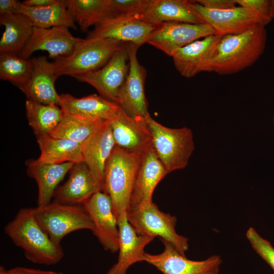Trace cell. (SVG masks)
<instances>
[{"mask_svg": "<svg viewBox=\"0 0 274 274\" xmlns=\"http://www.w3.org/2000/svg\"><path fill=\"white\" fill-rule=\"evenodd\" d=\"M266 37L263 25H257L238 34L222 36L207 72L229 75L250 66L263 53Z\"/></svg>", "mask_w": 274, "mask_h": 274, "instance_id": "6da1fadb", "label": "cell"}, {"mask_svg": "<svg viewBox=\"0 0 274 274\" xmlns=\"http://www.w3.org/2000/svg\"><path fill=\"white\" fill-rule=\"evenodd\" d=\"M4 232L23 250L25 258L33 263L53 265L64 257L61 244L53 242L38 223L34 208L20 209L5 226Z\"/></svg>", "mask_w": 274, "mask_h": 274, "instance_id": "7a4b0ae2", "label": "cell"}, {"mask_svg": "<svg viewBox=\"0 0 274 274\" xmlns=\"http://www.w3.org/2000/svg\"><path fill=\"white\" fill-rule=\"evenodd\" d=\"M141 157L115 145L107 163L102 192L110 196L117 219L128 209Z\"/></svg>", "mask_w": 274, "mask_h": 274, "instance_id": "3957f363", "label": "cell"}, {"mask_svg": "<svg viewBox=\"0 0 274 274\" xmlns=\"http://www.w3.org/2000/svg\"><path fill=\"white\" fill-rule=\"evenodd\" d=\"M124 43L109 38L81 39L68 55L53 60L56 77H75L96 71L106 64Z\"/></svg>", "mask_w": 274, "mask_h": 274, "instance_id": "277c9868", "label": "cell"}, {"mask_svg": "<svg viewBox=\"0 0 274 274\" xmlns=\"http://www.w3.org/2000/svg\"><path fill=\"white\" fill-rule=\"evenodd\" d=\"M152 146L168 173L185 168L195 149L193 133L187 127L172 128L150 117L146 121Z\"/></svg>", "mask_w": 274, "mask_h": 274, "instance_id": "5b68a950", "label": "cell"}, {"mask_svg": "<svg viewBox=\"0 0 274 274\" xmlns=\"http://www.w3.org/2000/svg\"><path fill=\"white\" fill-rule=\"evenodd\" d=\"M35 216L53 242L60 245L69 233L82 229L94 231V224L82 205L50 202L34 208Z\"/></svg>", "mask_w": 274, "mask_h": 274, "instance_id": "8992f818", "label": "cell"}, {"mask_svg": "<svg viewBox=\"0 0 274 274\" xmlns=\"http://www.w3.org/2000/svg\"><path fill=\"white\" fill-rule=\"evenodd\" d=\"M127 219L140 235L158 236L171 244L180 253L186 256L189 239L178 234L175 227L176 216L159 210L153 201L138 208L127 211Z\"/></svg>", "mask_w": 274, "mask_h": 274, "instance_id": "52a82bcc", "label": "cell"}, {"mask_svg": "<svg viewBox=\"0 0 274 274\" xmlns=\"http://www.w3.org/2000/svg\"><path fill=\"white\" fill-rule=\"evenodd\" d=\"M129 68L126 43H123L102 67L74 78L90 85L99 95L118 104L119 94L127 77Z\"/></svg>", "mask_w": 274, "mask_h": 274, "instance_id": "ba28073f", "label": "cell"}, {"mask_svg": "<svg viewBox=\"0 0 274 274\" xmlns=\"http://www.w3.org/2000/svg\"><path fill=\"white\" fill-rule=\"evenodd\" d=\"M129 56V72L120 91L118 104L128 116L145 122L151 116L148 110L145 82L146 71L137 58L140 47L132 43H126Z\"/></svg>", "mask_w": 274, "mask_h": 274, "instance_id": "9c48e42d", "label": "cell"}, {"mask_svg": "<svg viewBox=\"0 0 274 274\" xmlns=\"http://www.w3.org/2000/svg\"><path fill=\"white\" fill-rule=\"evenodd\" d=\"M163 251L158 254L146 253V262L163 274H219L222 263L221 257L213 255L202 260H192L180 253L171 244L160 239Z\"/></svg>", "mask_w": 274, "mask_h": 274, "instance_id": "30bf717a", "label": "cell"}, {"mask_svg": "<svg viewBox=\"0 0 274 274\" xmlns=\"http://www.w3.org/2000/svg\"><path fill=\"white\" fill-rule=\"evenodd\" d=\"M194 7L215 35L224 36L245 32L257 25L265 26L269 22L254 10L245 7L226 10L206 8L193 1Z\"/></svg>", "mask_w": 274, "mask_h": 274, "instance_id": "8fae6325", "label": "cell"}, {"mask_svg": "<svg viewBox=\"0 0 274 274\" xmlns=\"http://www.w3.org/2000/svg\"><path fill=\"white\" fill-rule=\"evenodd\" d=\"M215 35L208 23L167 22L156 25L147 43L172 56L179 49L199 39Z\"/></svg>", "mask_w": 274, "mask_h": 274, "instance_id": "7c38bea8", "label": "cell"}, {"mask_svg": "<svg viewBox=\"0 0 274 274\" xmlns=\"http://www.w3.org/2000/svg\"><path fill=\"white\" fill-rule=\"evenodd\" d=\"M94 225L93 232L104 249L111 253L118 251L119 231L110 196L99 191L82 205Z\"/></svg>", "mask_w": 274, "mask_h": 274, "instance_id": "4fadbf2b", "label": "cell"}, {"mask_svg": "<svg viewBox=\"0 0 274 274\" xmlns=\"http://www.w3.org/2000/svg\"><path fill=\"white\" fill-rule=\"evenodd\" d=\"M155 27L140 17L115 16L95 26L87 38H109L140 47L147 43Z\"/></svg>", "mask_w": 274, "mask_h": 274, "instance_id": "5bb4252c", "label": "cell"}, {"mask_svg": "<svg viewBox=\"0 0 274 274\" xmlns=\"http://www.w3.org/2000/svg\"><path fill=\"white\" fill-rule=\"evenodd\" d=\"M167 174L153 146L143 152L141 154L128 210L152 202V196L156 187Z\"/></svg>", "mask_w": 274, "mask_h": 274, "instance_id": "9a60e30c", "label": "cell"}, {"mask_svg": "<svg viewBox=\"0 0 274 274\" xmlns=\"http://www.w3.org/2000/svg\"><path fill=\"white\" fill-rule=\"evenodd\" d=\"M75 37L66 27L49 28L33 27L31 37L19 55L28 59L35 52L45 51L53 60L70 55L81 41Z\"/></svg>", "mask_w": 274, "mask_h": 274, "instance_id": "2e32d148", "label": "cell"}, {"mask_svg": "<svg viewBox=\"0 0 274 274\" xmlns=\"http://www.w3.org/2000/svg\"><path fill=\"white\" fill-rule=\"evenodd\" d=\"M102 187L84 162L74 164L67 180L57 187L54 202L70 205H83Z\"/></svg>", "mask_w": 274, "mask_h": 274, "instance_id": "e0dca14e", "label": "cell"}, {"mask_svg": "<svg viewBox=\"0 0 274 274\" xmlns=\"http://www.w3.org/2000/svg\"><path fill=\"white\" fill-rule=\"evenodd\" d=\"M119 231V255L117 261L106 274H126L134 263L144 260L145 248L154 237L139 234L129 222L127 212L117 219Z\"/></svg>", "mask_w": 274, "mask_h": 274, "instance_id": "ac0fdd59", "label": "cell"}, {"mask_svg": "<svg viewBox=\"0 0 274 274\" xmlns=\"http://www.w3.org/2000/svg\"><path fill=\"white\" fill-rule=\"evenodd\" d=\"M32 65L31 76L21 89L27 99L46 105L59 106L60 95L56 90V77L53 61L45 56L29 59Z\"/></svg>", "mask_w": 274, "mask_h": 274, "instance_id": "d6986e66", "label": "cell"}, {"mask_svg": "<svg viewBox=\"0 0 274 274\" xmlns=\"http://www.w3.org/2000/svg\"><path fill=\"white\" fill-rule=\"evenodd\" d=\"M109 122L115 145L125 150L142 153L152 146L147 124L128 116L120 110Z\"/></svg>", "mask_w": 274, "mask_h": 274, "instance_id": "ffe728a7", "label": "cell"}, {"mask_svg": "<svg viewBox=\"0 0 274 274\" xmlns=\"http://www.w3.org/2000/svg\"><path fill=\"white\" fill-rule=\"evenodd\" d=\"M222 36L213 35L178 50L172 56L181 76L190 78L207 72L209 62Z\"/></svg>", "mask_w": 274, "mask_h": 274, "instance_id": "44dd1931", "label": "cell"}, {"mask_svg": "<svg viewBox=\"0 0 274 274\" xmlns=\"http://www.w3.org/2000/svg\"><path fill=\"white\" fill-rule=\"evenodd\" d=\"M115 143L109 122L105 123L82 145L84 162L103 188L107 163Z\"/></svg>", "mask_w": 274, "mask_h": 274, "instance_id": "7402d4cb", "label": "cell"}, {"mask_svg": "<svg viewBox=\"0 0 274 274\" xmlns=\"http://www.w3.org/2000/svg\"><path fill=\"white\" fill-rule=\"evenodd\" d=\"M142 18L155 25L167 22L206 23L193 1L188 0H151Z\"/></svg>", "mask_w": 274, "mask_h": 274, "instance_id": "603a6c76", "label": "cell"}, {"mask_svg": "<svg viewBox=\"0 0 274 274\" xmlns=\"http://www.w3.org/2000/svg\"><path fill=\"white\" fill-rule=\"evenodd\" d=\"M59 106L65 113L105 121L113 118L120 109L117 103L96 94L79 98L62 94Z\"/></svg>", "mask_w": 274, "mask_h": 274, "instance_id": "cb8c5ba5", "label": "cell"}, {"mask_svg": "<svg viewBox=\"0 0 274 274\" xmlns=\"http://www.w3.org/2000/svg\"><path fill=\"white\" fill-rule=\"evenodd\" d=\"M26 165L27 175L37 184V204L41 207L51 202L58 185L70 172L74 163L40 164L31 159L26 161Z\"/></svg>", "mask_w": 274, "mask_h": 274, "instance_id": "d4e9b609", "label": "cell"}, {"mask_svg": "<svg viewBox=\"0 0 274 274\" xmlns=\"http://www.w3.org/2000/svg\"><path fill=\"white\" fill-rule=\"evenodd\" d=\"M0 23L5 30L0 40V53L19 55L33 32L30 19L21 13L0 15Z\"/></svg>", "mask_w": 274, "mask_h": 274, "instance_id": "484cf974", "label": "cell"}, {"mask_svg": "<svg viewBox=\"0 0 274 274\" xmlns=\"http://www.w3.org/2000/svg\"><path fill=\"white\" fill-rule=\"evenodd\" d=\"M40 150L39 157L34 159L40 164H59L84 162L83 143L68 139L46 135L37 138Z\"/></svg>", "mask_w": 274, "mask_h": 274, "instance_id": "4316f807", "label": "cell"}, {"mask_svg": "<svg viewBox=\"0 0 274 274\" xmlns=\"http://www.w3.org/2000/svg\"><path fill=\"white\" fill-rule=\"evenodd\" d=\"M18 11L28 17L34 27L42 28L66 27L77 29L75 21L64 0H58L52 5L41 8L28 7L19 1Z\"/></svg>", "mask_w": 274, "mask_h": 274, "instance_id": "83f0119b", "label": "cell"}, {"mask_svg": "<svg viewBox=\"0 0 274 274\" xmlns=\"http://www.w3.org/2000/svg\"><path fill=\"white\" fill-rule=\"evenodd\" d=\"M26 115L37 138L50 135L61 122L63 112L59 106L46 105L27 99Z\"/></svg>", "mask_w": 274, "mask_h": 274, "instance_id": "f1b7e54d", "label": "cell"}, {"mask_svg": "<svg viewBox=\"0 0 274 274\" xmlns=\"http://www.w3.org/2000/svg\"><path fill=\"white\" fill-rule=\"evenodd\" d=\"M68 10L83 31L114 17L109 0H65Z\"/></svg>", "mask_w": 274, "mask_h": 274, "instance_id": "f546056e", "label": "cell"}, {"mask_svg": "<svg viewBox=\"0 0 274 274\" xmlns=\"http://www.w3.org/2000/svg\"><path fill=\"white\" fill-rule=\"evenodd\" d=\"M63 113L61 122L50 135L53 138L83 143L107 121Z\"/></svg>", "mask_w": 274, "mask_h": 274, "instance_id": "4dcf8cb0", "label": "cell"}, {"mask_svg": "<svg viewBox=\"0 0 274 274\" xmlns=\"http://www.w3.org/2000/svg\"><path fill=\"white\" fill-rule=\"evenodd\" d=\"M32 65L29 59L11 54H0V78L20 90L29 81Z\"/></svg>", "mask_w": 274, "mask_h": 274, "instance_id": "1f68e13d", "label": "cell"}, {"mask_svg": "<svg viewBox=\"0 0 274 274\" xmlns=\"http://www.w3.org/2000/svg\"><path fill=\"white\" fill-rule=\"evenodd\" d=\"M110 8L115 16H142L148 9L151 0H109Z\"/></svg>", "mask_w": 274, "mask_h": 274, "instance_id": "d6a6232c", "label": "cell"}, {"mask_svg": "<svg viewBox=\"0 0 274 274\" xmlns=\"http://www.w3.org/2000/svg\"><path fill=\"white\" fill-rule=\"evenodd\" d=\"M246 237L255 252L274 271V247L253 227H251L247 230Z\"/></svg>", "mask_w": 274, "mask_h": 274, "instance_id": "836d02e7", "label": "cell"}, {"mask_svg": "<svg viewBox=\"0 0 274 274\" xmlns=\"http://www.w3.org/2000/svg\"><path fill=\"white\" fill-rule=\"evenodd\" d=\"M238 6L250 8L269 22L274 18V0H236Z\"/></svg>", "mask_w": 274, "mask_h": 274, "instance_id": "e575fe53", "label": "cell"}, {"mask_svg": "<svg viewBox=\"0 0 274 274\" xmlns=\"http://www.w3.org/2000/svg\"><path fill=\"white\" fill-rule=\"evenodd\" d=\"M195 2L200 6L212 10H226L237 6L236 0H196Z\"/></svg>", "mask_w": 274, "mask_h": 274, "instance_id": "d590c367", "label": "cell"}, {"mask_svg": "<svg viewBox=\"0 0 274 274\" xmlns=\"http://www.w3.org/2000/svg\"><path fill=\"white\" fill-rule=\"evenodd\" d=\"M9 274H64L62 272L45 270L23 266H17L8 270Z\"/></svg>", "mask_w": 274, "mask_h": 274, "instance_id": "8d00e7d4", "label": "cell"}, {"mask_svg": "<svg viewBox=\"0 0 274 274\" xmlns=\"http://www.w3.org/2000/svg\"><path fill=\"white\" fill-rule=\"evenodd\" d=\"M18 1L16 0H1L0 1V15H11L18 13Z\"/></svg>", "mask_w": 274, "mask_h": 274, "instance_id": "74e56055", "label": "cell"}, {"mask_svg": "<svg viewBox=\"0 0 274 274\" xmlns=\"http://www.w3.org/2000/svg\"><path fill=\"white\" fill-rule=\"evenodd\" d=\"M58 0H25L21 2L23 5L32 8H41L52 5Z\"/></svg>", "mask_w": 274, "mask_h": 274, "instance_id": "f35d334b", "label": "cell"}, {"mask_svg": "<svg viewBox=\"0 0 274 274\" xmlns=\"http://www.w3.org/2000/svg\"><path fill=\"white\" fill-rule=\"evenodd\" d=\"M0 274H9L8 270H6L3 266L0 267Z\"/></svg>", "mask_w": 274, "mask_h": 274, "instance_id": "ab89813d", "label": "cell"}, {"mask_svg": "<svg viewBox=\"0 0 274 274\" xmlns=\"http://www.w3.org/2000/svg\"><path fill=\"white\" fill-rule=\"evenodd\" d=\"M273 125H274V117H273Z\"/></svg>", "mask_w": 274, "mask_h": 274, "instance_id": "60d3db41", "label": "cell"}]
</instances>
